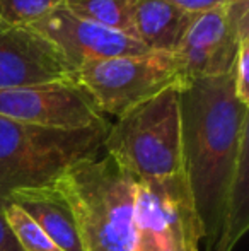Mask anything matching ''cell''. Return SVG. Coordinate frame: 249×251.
Returning a JSON list of instances; mask_svg holds the SVG:
<instances>
[{
  "mask_svg": "<svg viewBox=\"0 0 249 251\" xmlns=\"http://www.w3.org/2000/svg\"><path fill=\"white\" fill-rule=\"evenodd\" d=\"M9 201L23 208L60 250L86 251L72 208L55 185L19 190Z\"/></svg>",
  "mask_w": 249,
  "mask_h": 251,
  "instance_id": "obj_11",
  "label": "cell"
},
{
  "mask_svg": "<svg viewBox=\"0 0 249 251\" xmlns=\"http://www.w3.org/2000/svg\"><path fill=\"white\" fill-rule=\"evenodd\" d=\"M29 26L46 38L75 70L89 62L149 51L128 34L77 17L63 3Z\"/></svg>",
  "mask_w": 249,
  "mask_h": 251,
  "instance_id": "obj_8",
  "label": "cell"
},
{
  "mask_svg": "<svg viewBox=\"0 0 249 251\" xmlns=\"http://www.w3.org/2000/svg\"><path fill=\"white\" fill-rule=\"evenodd\" d=\"M73 80L89 94L103 116L118 118L166 87L183 80L176 55L147 51L84 63Z\"/></svg>",
  "mask_w": 249,
  "mask_h": 251,
  "instance_id": "obj_5",
  "label": "cell"
},
{
  "mask_svg": "<svg viewBox=\"0 0 249 251\" xmlns=\"http://www.w3.org/2000/svg\"><path fill=\"white\" fill-rule=\"evenodd\" d=\"M248 67H249V38L239 41L236 62L230 70L234 80V91L241 102L249 106V84H248Z\"/></svg>",
  "mask_w": 249,
  "mask_h": 251,
  "instance_id": "obj_16",
  "label": "cell"
},
{
  "mask_svg": "<svg viewBox=\"0 0 249 251\" xmlns=\"http://www.w3.org/2000/svg\"><path fill=\"white\" fill-rule=\"evenodd\" d=\"M0 251H23L3 217L2 208H0Z\"/></svg>",
  "mask_w": 249,
  "mask_h": 251,
  "instance_id": "obj_18",
  "label": "cell"
},
{
  "mask_svg": "<svg viewBox=\"0 0 249 251\" xmlns=\"http://www.w3.org/2000/svg\"><path fill=\"white\" fill-rule=\"evenodd\" d=\"M75 217L86 251L135 250L136 179L110 154L73 162L53 183Z\"/></svg>",
  "mask_w": 249,
  "mask_h": 251,
  "instance_id": "obj_2",
  "label": "cell"
},
{
  "mask_svg": "<svg viewBox=\"0 0 249 251\" xmlns=\"http://www.w3.org/2000/svg\"><path fill=\"white\" fill-rule=\"evenodd\" d=\"M0 116L57 130H84L110 123L73 79L0 91Z\"/></svg>",
  "mask_w": 249,
  "mask_h": 251,
  "instance_id": "obj_7",
  "label": "cell"
},
{
  "mask_svg": "<svg viewBox=\"0 0 249 251\" xmlns=\"http://www.w3.org/2000/svg\"><path fill=\"white\" fill-rule=\"evenodd\" d=\"M166 2L176 5L178 9L184 10L189 14H202L206 10L217 9V7H222L227 0H166Z\"/></svg>",
  "mask_w": 249,
  "mask_h": 251,
  "instance_id": "obj_17",
  "label": "cell"
},
{
  "mask_svg": "<svg viewBox=\"0 0 249 251\" xmlns=\"http://www.w3.org/2000/svg\"><path fill=\"white\" fill-rule=\"evenodd\" d=\"M226 3L217 9L196 14L189 24L183 41L174 51L183 79L220 77L232 70L239 41L244 38H241L230 21Z\"/></svg>",
  "mask_w": 249,
  "mask_h": 251,
  "instance_id": "obj_10",
  "label": "cell"
},
{
  "mask_svg": "<svg viewBox=\"0 0 249 251\" xmlns=\"http://www.w3.org/2000/svg\"><path fill=\"white\" fill-rule=\"evenodd\" d=\"M178 87L183 173L212 251L236 175L249 159V106L236 96L230 74L183 79Z\"/></svg>",
  "mask_w": 249,
  "mask_h": 251,
  "instance_id": "obj_1",
  "label": "cell"
},
{
  "mask_svg": "<svg viewBox=\"0 0 249 251\" xmlns=\"http://www.w3.org/2000/svg\"><path fill=\"white\" fill-rule=\"evenodd\" d=\"M180 84L166 87L110 123L103 151L135 179L183 171Z\"/></svg>",
  "mask_w": 249,
  "mask_h": 251,
  "instance_id": "obj_4",
  "label": "cell"
},
{
  "mask_svg": "<svg viewBox=\"0 0 249 251\" xmlns=\"http://www.w3.org/2000/svg\"><path fill=\"white\" fill-rule=\"evenodd\" d=\"M162 251H176V250H162Z\"/></svg>",
  "mask_w": 249,
  "mask_h": 251,
  "instance_id": "obj_19",
  "label": "cell"
},
{
  "mask_svg": "<svg viewBox=\"0 0 249 251\" xmlns=\"http://www.w3.org/2000/svg\"><path fill=\"white\" fill-rule=\"evenodd\" d=\"M193 19L195 14L184 12L166 0H133V38L149 51L174 53Z\"/></svg>",
  "mask_w": 249,
  "mask_h": 251,
  "instance_id": "obj_12",
  "label": "cell"
},
{
  "mask_svg": "<svg viewBox=\"0 0 249 251\" xmlns=\"http://www.w3.org/2000/svg\"><path fill=\"white\" fill-rule=\"evenodd\" d=\"M75 69L31 26L0 19V91L73 79Z\"/></svg>",
  "mask_w": 249,
  "mask_h": 251,
  "instance_id": "obj_9",
  "label": "cell"
},
{
  "mask_svg": "<svg viewBox=\"0 0 249 251\" xmlns=\"http://www.w3.org/2000/svg\"><path fill=\"white\" fill-rule=\"evenodd\" d=\"M3 217L23 251H63L45 234V231L17 205L5 203Z\"/></svg>",
  "mask_w": 249,
  "mask_h": 251,
  "instance_id": "obj_14",
  "label": "cell"
},
{
  "mask_svg": "<svg viewBox=\"0 0 249 251\" xmlns=\"http://www.w3.org/2000/svg\"><path fill=\"white\" fill-rule=\"evenodd\" d=\"M133 227V251H198L202 222L183 171L166 178L136 179Z\"/></svg>",
  "mask_w": 249,
  "mask_h": 251,
  "instance_id": "obj_6",
  "label": "cell"
},
{
  "mask_svg": "<svg viewBox=\"0 0 249 251\" xmlns=\"http://www.w3.org/2000/svg\"><path fill=\"white\" fill-rule=\"evenodd\" d=\"M108 128L57 130L0 116V208L12 193L53 185L73 162L99 155Z\"/></svg>",
  "mask_w": 249,
  "mask_h": 251,
  "instance_id": "obj_3",
  "label": "cell"
},
{
  "mask_svg": "<svg viewBox=\"0 0 249 251\" xmlns=\"http://www.w3.org/2000/svg\"><path fill=\"white\" fill-rule=\"evenodd\" d=\"M65 0H0V19L17 26H29Z\"/></svg>",
  "mask_w": 249,
  "mask_h": 251,
  "instance_id": "obj_15",
  "label": "cell"
},
{
  "mask_svg": "<svg viewBox=\"0 0 249 251\" xmlns=\"http://www.w3.org/2000/svg\"><path fill=\"white\" fill-rule=\"evenodd\" d=\"M63 5L77 17L133 38V0H65Z\"/></svg>",
  "mask_w": 249,
  "mask_h": 251,
  "instance_id": "obj_13",
  "label": "cell"
}]
</instances>
